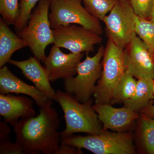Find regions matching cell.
Returning <instances> with one entry per match:
<instances>
[{
	"label": "cell",
	"instance_id": "cell-1",
	"mask_svg": "<svg viewBox=\"0 0 154 154\" xmlns=\"http://www.w3.org/2000/svg\"><path fill=\"white\" fill-rule=\"evenodd\" d=\"M48 99L39 107V113L22 118L14 126L16 142L25 154H55L61 142L57 130L60 119Z\"/></svg>",
	"mask_w": 154,
	"mask_h": 154
},
{
	"label": "cell",
	"instance_id": "cell-2",
	"mask_svg": "<svg viewBox=\"0 0 154 154\" xmlns=\"http://www.w3.org/2000/svg\"><path fill=\"white\" fill-rule=\"evenodd\" d=\"M55 101L58 102L63 110L66 123L65 129L59 133L60 139L76 133L96 134L102 132L103 127L93 108L92 99L81 103L71 94L57 91H56Z\"/></svg>",
	"mask_w": 154,
	"mask_h": 154
},
{
	"label": "cell",
	"instance_id": "cell-3",
	"mask_svg": "<svg viewBox=\"0 0 154 154\" xmlns=\"http://www.w3.org/2000/svg\"><path fill=\"white\" fill-rule=\"evenodd\" d=\"M60 140V142L81 149H86L95 154L136 153L132 134L127 131L110 132L102 130L99 134L87 136L72 135Z\"/></svg>",
	"mask_w": 154,
	"mask_h": 154
},
{
	"label": "cell",
	"instance_id": "cell-4",
	"mask_svg": "<svg viewBox=\"0 0 154 154\" xmlns=\"http://www.w3.org/2000/svg\"><path fill=\"white\" fill-rule=\"evenodd\" d=\"M50 0H40L31 13L26 26L17 32L30 48L34 56L44 63L45 49L53 44L54 36L49 19Z\"/></svg>",
	"mask_w": 154,
	"mask_h": 154
},
{
	"label": "cell",
	"instance_id": "cell-5",
	"mask_svg": "<svg viewBox=\"0 0 154 154\" xmlns=\"http://www.w3.org/2000/svg\"><path fill=\"white\" fill-rule=\"evenodd\" d=\"M102 74L94 95L95 102L110 104L126 71L124 49L108 39L102 58Z\"/></svg>",
	"mask_w": 154,
	"mask_h": 154
},
{
	"label": "cell",
	"instance_id": "cell-6",
	"mask_svg": "<svg viewBox=\"0 0 154 154\" xmlns=\"http://www.w3.org/2000/svg\"><path fill=\"white\" fill-rule=\"evenodd\" d=\"M105 48L101 45L94 56L86 53V58L77 68V76L64 79L66 92L71 94L81 103L88 102L96 90V83L101 77L102 66L101 62Z\"/></svg>",
	"mask_w": 154,
	"mask_h": 154
},
{
	"label": "cell",
	"instance_id": "cell-7",
	"mask_svg": "<svg viewBox=\"0 0 154 154\" xmlns=\"http://www.w3.org/2000/svg\"><path fill=\"white\" fill-rule=\"evenodd\" d=\"M82 0H50L49 19L52 29L75 24L100 35L103 30L99 20L82 4Z\"/></svg>",
	"mask_w": 154,
	"mask_h": 154
},
{
	"label": "cell",
	"instance_id": "cell-8",
	"mask_svg": "<svg viewBox=\"0 0 154 154\" xmlns=\"http://www.w3.org/2000/svg\"><path fill=\"white\" fill-rule=\"evenodd\" d=\"M136 17L130 0H119L102 21L108 39L124 49L135 33Z\"/></svg>",
	"mask_w": 154,
	"mask_h": 154
},
{
	"label": "cell",
	"instance_id": "cell-9",
	"mask_svg": "<svg viewBox=\"0 0 154 154\" xmlns=\"http://www.w3.org/2000/svg\"><path fill=\"white\" fill-rule=\"evenodd\" d=\"M52 30L54 45L73 53L94 51V46L102 41L101 35L75 24L60 26Z\"/></svg>",
	"mask_w": 154,
	"mask_h": 154
},
{
	"label": "cell",
	"instance_id": "cell-10",
	"mask_svg": "<svg viewBox=\"0 0 154 154\" xmlns=\"http://www.w3.org/2000/svg\"><path fill=\"white\" fill-rule=\"evenodd\" d=\"M124 51L125 72L137 79L154 80V54L136 33Z\"/></svg>",
	"mask_w": 154,
	"mask_h": 154
},
{
	"label": "cell",
	"instance_id": "cell-11",
	"mask_svg": "<svg viewBox=\"0 0 154 154\" xmlns=\"http://www.w3.org/2000/svg\"><path fill=\"white\" fill-rule=\"evenodd\" d=\"M84 55V53L64 54L60 48L53 45L43 63L50 81L65 79L77 75L78 66Z\"/></svg>",
	"mask_w": 154,
	"mask_h": 154
},
{
	"label": "cell",
	"instance_id": "cell-12",
	"mask_svg": "<svg viewBox=\"0 0 154 154\" xmlns=\"http://www.w3.org/2000/svg\"><path fill=\"white\" fill-rule=\"evenodd\" d=\"M93 108L103 124V130L124 132L132 127L140 114L129 108H117L110 104L95 103Z\"/></svg>",
	"mask_w": 154,
	"mask_h": 154
},
{
	"label": "cell",
	"instance_id": "cell-13",
	"mask_svg": "<svg viewBox=\"0 0 154 154\" xmlns=\"http://www.w3.org/2000/svg\"><path fill=\"white\" fill-rule=\"evenodd\" d=\"M0 115L5 122L14 126L19 118L36 116L33 101L25 96L0 94Z\"/></svg>",
	"mask_w": 154,
	"mask_h": 154
},
{
	"label": "cell",
	"instance_id": "cell-14",
	"mask_svg": "<svg viewBox=\"0 0 154 154\" xmlns=\"http://www.w3.org/2000/svg\"><path fill=\"white\" fill-rule=\"evenodd\" d=\"M8 63L20 69L25 78L31 81L48 99L55 100L56 91L51 85L47 72L35 57L22 61L11 59Z\"/></svg>",
	"mask_w": 154,
	"mask_h": 154
},
{
	"label": "cell",
	"instance_id": "cell-15",
	"mask_svg": "<svg viewBox=\"0 0 154 154\" xmlns=\"http://www.w3.org/2000/svg\"><path fill=\"white\" fill-rule=\"evenodd\" d=\"M10 93L28 95L34 99L39 107L48 99L35 86L26 84L15 76L8 66H4L0 69V94Z\"/></svg>",
	"mask_w": 154,
	"mask_h": 154
},
{
	"label": "cell",
	"instance_id": "cell-16",
	"mask_svg": "<svg viewBox=\"0 0 154 154\" xmlns=\"http://www.w3.org/2000/svg\"><path fill=\"white\" fill-rule=\"evenodd\" d=\"M27 45L24 40L9 28L2 18L0 19V68L11 59L15 51Z\"/></svg>",
	"mask_w": 154,
	"mask_h": 154
},
{
	"label": "cell",
	"instance_id": "cell-17",
	"mask_svg": "<svg viewBox=\"0 0 154 154\" xmlns=\"http://www.w3.org/2000/svg\"><path fill=\"white\" fill-rule=\"evenodd\" d=\"M154 84L153 79H137L134 94L130 99L123 103L124 107L140 113L152 103V100L154 99Z\"/></svg>",
	"mask_w": 154,
	"mask_h": 154
},
{
	"label": "cell",
	"instance_id": "cell-18",
	"mask_svg": "<svg viewBox=\"0 0 154 154\" xmlns=\"http://www.w3.org/2000/svg\"><path fill=\"white\" fill-rule=\"evenodd\" d=\"M138 138L143 153L154 154V119L140 113Z\"/></svg>",
	"mask_w": 154,
	"mask_h": 154
},
{
	"label": "cell",
	"instance_id": "cell-19",
	"mask_svg": "<svg viewBox=\"0 0 154 154\" xmlns=\"http://www.w3.org/2000/svg\"><path fill=\"white\" fill-rule=\"evenodd\" d=\"M136 86L134 77L125 72L117 85L110 104L124 103L130 99L134 94Z\"/></svg>",
	"mask_w": 154,
	"mask_h": 154
},
{
	"label": "cell",
	"instance_id": "cell-20",
	"mask_svg": "<svg viewBox=\"0 0 154 154\" xmlns=\"http://www.w3.org/2000/svg\"><path fill=\"white\" fill-rule=\"evenodd\" d=\"M135 32L154 54V20L137 16Z\"/></svg>",
	"mask_w": 154,
	"mask_h": 154
},
{
	"label": "cell",
	"instance_id": "cell-21",
	"mask_svg": "<svg viewBox=\"0 0 154 154\" xmlns=\"http://www.w3.org/2000/svg\"><path fill=\"white\" fill-rule=\"evenodd\" d=\"M119 0H83L87 11L99 21H102Z\"/></svg>",
	"mask_w": 154,
	"mask_h": 154
},
{
	"label": "cell",
	"instance_id": "cell-22",
	"mask_svg": "<svg viewBox=\"0 0 154 154\" xmlns=\"http://www.w3.org/2000/svg\"><path fill=\"white\" fill-rule=\"evenodd\" d=\"M0 14L8 25H15L20 15L19 0H0Z\"/></svg>",
	"mask_w": 154,
	"mask_h": 154
},
{
	"label": "cell",
	"instance_id": "cell-23",
	"mask_svg": "<svg viewBox=\"0 0 154 154\" xmlns=\"http://www.w3.org/2000/svg\"><path fill=\"white\" fill-rule=\"evenodd\" d=\"M40 0H20V15L18 21L14 25L16 32H19L27 25L32 11Z\"/></svg>",
	"mask_w": 154,
	"mask_h": 154
},
{
	"label": "cell",
	"instance_id": "cell-24",
	"mask_svg": "<svg viewBox=\"0 0 154 154\" xmlns=\"http://www.w3.org/2000/svg\"><path fill=\"white\" fill-rule=\"evenodd\" d=\"M153 0H130L135 14L137 17L149 19Z\"/></svg>",
	"mask_w": 154,
	"mask_h": 154
},
{
	"label": "cell",
	"instance_id": "cell-25",
	"mask_svg": "<svg viewBox=\"0 0 154 154\" xmlns=\"http://www.w3.org/2000/svg\"><path fill=\"white\" fill-rule=\"evenodd\" d=\"M1 154H25L22 146L17 142L13 143L11 139L0 141Z\"/></svg>",
	"mask_w": 154,
	"mask_h": 154
},
{
	"label": "cell",
	"instance_id": "cell-26",
	"mask_svg": "<svg viewBox=\"0 0 154 154\" xmlns=\"http://www.w3.org/2000/svg\"><path fill=\"white\" fill-rule=\"evenodd\" d=\"M82 154L81 149L61 142H60L58 149L55 153V154Z\"/></svg>",
	"mask_w": 154,
	"mask_h": 154
},
{
	"label": "cell",
	"instance_id": "cell-27",
	"mask_svg": "<svg viewBox=\"0 0 154 154\" xmlns=\"http://www.w3.org/2000/svg\"><path fill=\"white\" fill-rule=\"evenodd\" d=\"M11 131V128L7 123L5 121L0 122V141L10 139L9 135Z\"/></svg>",
	"mask_w": 154,
	"mask_h": 154
},
{
	"label": "cell",
	"instance_id": "cell-28",
	"mask_svg": "<svg viewBox=\"0 0 154 154\" xmlns=\"http://www.w3.org/2000/svg\"><path fill=\"white\" fill-rule=\"evenodd\" d=\"M140 113L154 119V105L151 103L149 106L142 110Z\"/></svg>",
	"mask_w": 154,
	"mask_h": 154
},
{
	"label": "cell",
	"instance_id": "cell-29",
	"mask_svg": "<svg viewBox=\"0 0 154 154\" xmlns=\"http://www.w3.org/2000/svg\"><path fill=\"white\" fill-rule=\"evenodd\" d=\"M149 19L154 20V0L153 2L152 6V10Z\"/></svg>",
	"mask_w": 154,
	"mask_h": 154
},
{
	"label": "cell",
	"instance_id": "cell-30",
	"mask_svg": "<svg viewBox=\"0 0 154 154\" xmlns=\"http://www.w3.org/2000/svg\"></svg>",
	"mask_w": 154,
	"mask_h": 154
},
{
	"label": "cell",
	"instance_id": "cell-31",
	"mask_svg": "<svg viewBox=\"0 0 154 154\" xmlns=\"http://www.w3.org/2000/svg\"></svg>",
	"mask_w": 154,
	"mask_h": 154
}]
</instances>
